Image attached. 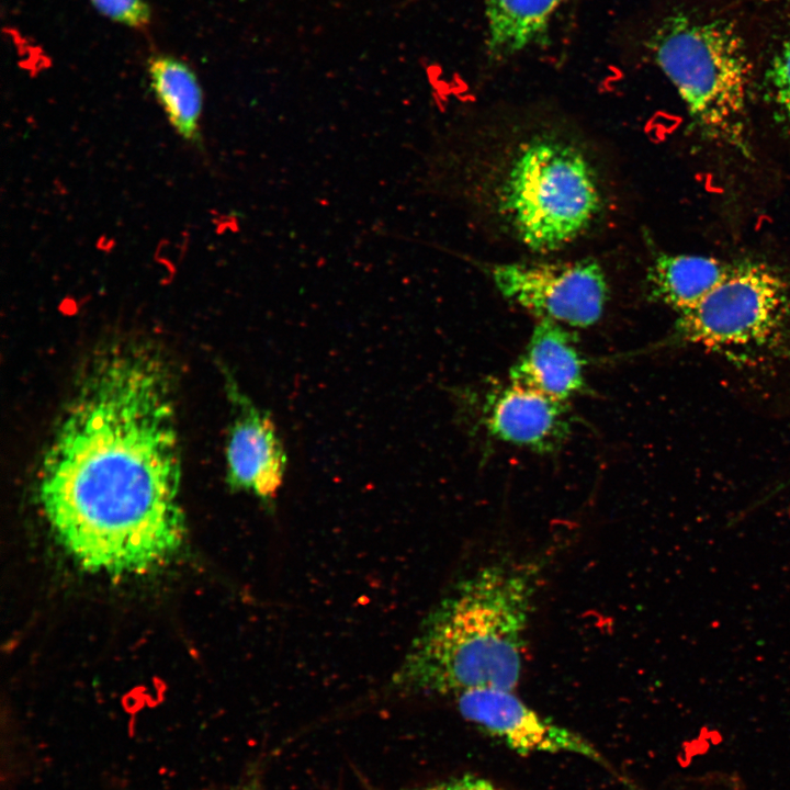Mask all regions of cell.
I'll list each match as a JSON object with an SVG mask.
<instances>
[{
    "label": "cell",
    "instance_id": "3",
    "mask_svg": "<svg viewBox=\"0 0 790 790\" xmlns=\"http://www.w3.org/2000/svg\"><path fill=\"white\" fill-rule=\"evenodd\" d=\"M659 346L699 349L741 369H789L790 284L764 263L735 264L706 298L677 315Z\"/></svg>",
    "mask_w": 790,
    "mask_h": 790
},
{
    "label": "cell",
    "instance_id": "7",
    "mask_svg": "<svg viewBox=\"0 0 790 790\" xmlns=\"http://www.w3.org/2000/svg\"><path fill=\"white\" fill-rule=\"evenodd\" d=\"M464 720L520 755L571 753L610 770L605 756L580 734L544 718L512 690L474 689L455 696Z\"/></svg>",
    "mask_w": 790,
    "mask_h": 790
},
{
    "label": "cell",
    "instance_id": "6",
    "mask_svg": "<svg viewBox=\"0 0 790 790\" xmlns=\"http://www.w3.org/2000/svg\"><path fill=\"white\" fill-rule=\"evenodd\" d=\"M490 275L504 297L561 325H594L608 300L605 272L592 259L500 263L490 268Z\"/></svg>",
    "mask_w": 790,
    "mask_h": 790
},
{
    "label": "cell",
    "instance_id": "2",
    "mask_svg": "<svg viewBox=\"0 0 790 790\" xmlns=\"http://www.w3.org/2000/svg\"><path fill=\"white\" fill-rule=\"evenodd\" d=\"M541 571L535 562H496L462 579L422 621L392 687L454 697L514 691Z\"/></svg>",
    "mask_w": 790,
    "mask_h": 790
},
{
    "label": "cell",
    "instance_id": "13",
    "mask_svg": "<svg viewBox=\"0 0 790 790\" xmlns=\"http://www.w3.org/2000/svg\"><path fill=\"white\" fill-rule=\"evenodd\" d=\"M562 0H485L487 52L509 57L538 40Z\"/></svg>",
    "mask_w": 790,
    "mask_h": 790
},
{
    "label": "cell",
    "instance_id": "10",
    "mask_svg": "<svg viewBox=\"0 0 790 790\" xmlns=\"http://www.w3.org/2000/svg\"><path fill=\"white\" fill-rule=\"evenodd\" d=\"M510 382L567 403L586 387L576 339L561 324L539 319L529 342L509 370Z\"/></svg>",
    "mask_w": 790,
    "mask_h": 790
},
{
    "label": "cell",
    "instance_id": "16",
    "mask_svg": "<svg viewBox=\"0 0 790 790\" xmlns=\"http://www.w3.org/2000/svg\"><path fill=\"white\" fill-rule=\"evenodd\" d=\"M775 100L790 122V41L776 55L769 69Z\"/></svg>",
    "mask_w": 790,
    "mask_h": 790
},
{
    "label": "cell",
    "instance_id": "11",
    "mask_svg": "<svg viewBox=\"0 0 790 790\" xmlns=\"http://www.w3.org/2000/svg\"><path fill=\"white\" fill-rule=\"evenodd\" d=\"M734 266L698 255H659L647 273L650 296L682 314L706 298Z\"/></svg>",
    "mask_w": 790,
    "mask_h": 790
},
{
    "label": "cell",
    "instance_id": "17",
    "mask_svg": "<svg viewBox=\"0 0 790 790\" xmlns=\"http://www.w3.org/2000/svg\"><path fill=\"white\" fill-rule=\"evenodd\" d=\"M413 790H499L490 780L477 775H462Z\"/></svg>",
    "mask_w": 790,
    "mask_h": 790
},
{
    "label": "cell",
    "instance_id": "14",
    "mask_svg": "<svg viewBox=\"0 0 790 790\" xmlns=\"http://www.w3.org/2000/svg\"><path fill=\"white\" fill-rule=\"evenodd\" d=\"M94 8L106 18L127 26L140 27L150 19V11L144 0H90Z\"/></svg>",
    "mask_w": 790,
    "mask_h": 790
},
{
    "label": "cell",
    "instance_id": "5",
    "mask_svg": "<svg viewBox=\"0 0 790 790\" xmlns=\"http://www.w3.org/2000/svg\"><path fill=\"white\" fill-rule=\"evenodd\" d=\"M499 202L526 247L551 252L591 225L601 196L585 155L566 142L543 136L517 151L504 178Z\"/></svg>",
    "mask_w": 790,
    "mask_h": 790
},
{
    "label": "cell",
    "instance_id": "1",
    "mask_svg": "<svg viewBox=\"0 0 790 790\" xmlns=\"http://www.w3.org/2000/svg\"><path fill=\"white\" fill-rule=\"evenodd\" d=\"M181 462L167 374L140 353L103 359L42 463L38 496L63 546L91 572L137 574L184 535Z\"/></svg>",
    "mask_w": 790,
    "mask_h": 790
},
{
    "label": "cell",
    "instance_id": "4",
    "mask_svg": "<svg viewBox=\"0 0 790 790\" xmlns=\"http://www.w3.org/2000/svg\"><path fill=\"white\" fill-rule=\"evenodd\" d=\"M653 50L702 135L747 151L748 61L736 30L676 15L658 30Z\"/></svg>",
    "mask_w": 790,
    "mask_h": 790
},
{
    "label": "cell",
    "instance_id": "8",
    "mask_svg": "<svg viewBox=\"0 0 790 790\" xmlns=\"http://www.w3.org/2000/svg\"><path fill=\"white\" fill-rule=\"evenodd\" d=\"M225 377L234 408L225 444L227 483L232 489L251 494L271 508L285 476L283 443L271 413L241 392L228 372Z\"/></svg>",
    "mask_w": 790,
    "mask_h": 790
},
{
    "label": "cell",
    "instance_id": "9",
    "mask_svg": "<svg viewBox=\"0 0 790 790\" xmlns=\"http://www.w3.org/2000/svg\"><path fill=\"white\" fill-rule=\"evenodd\" d=\"M479 411L490 437L539 453L561 448L571 433L567 403L512 382L486 391Z\"/></svg>",
    "mask_w": 790,
    "mask_h": 790
},
{
    "label": "cell",
    "instance_id": "15",
    "mask_svg": "<svg viewBox=\"0 0 790 790\" xmlns=\"http://www.w3.org/2000/svg\"><path fill=\"white\" fill-rule=\"evenodd\" d=\"M676 790H751L735 772L725 770H702L682 777Z\"/></svg>",
    "mask_w": 790,
    "mask_h": 790
},
{
    "label": "cell",
    "instance_id": "12",
    "mask_svg": "<svg viewBox=\"0 0 790 790\" xmlns=\"http://www.w3.org/2000/svg\"><path fill=\"white\" fill-rule=\"evenodd\" d=\"M150 87L174 131L187 142H200L203 93L193 70L182 60L157 55L149 60Z\"/></svg>",
    "mask_w": 790,
    "mask_h": 790
}]
</instances>
